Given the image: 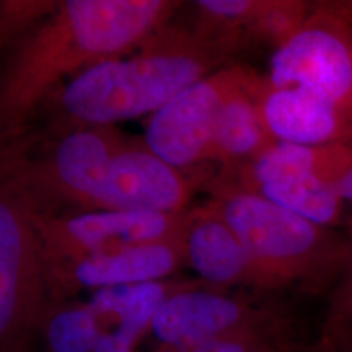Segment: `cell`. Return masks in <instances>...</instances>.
I'll return each mask as SVG.
<instances>
[{
    "mask_svg": "<svg viewBox=\"0 0 352 352\" xmlns=\"http://www.w3.org/2000/svg\"><path fill=\"white\" fill-rule=\"evenodd\" d=\"M270 87H302L352 114V30L341 19L316 13L276 47Z\"/></svg>",
    "mask_w": 352,
    "mask_h": 352,
    "instance_id": "6",
    "label": "cell"
},
{
    "mask_svg": "<svg viewBox=\"0 0 352 352\" xmlns=\"http://www.w3.org/2000/svg\"><path fill=\"white\" fill-rule=\"evenodd\" d=\"M296 349L297 347L290 344L285 336L284 328H270L214 338L171 349L157 347L152 352H292Z\"/></svg>",
    "mask_w": 352,
    "mask_h": 352,
    "instance_id": "17",
    "label": "cell"
},
{
    "mask_svg": "<svg viewBox=\"0 0 352 352\" xmlns=\"http://www.w3.org/2000/svg\"><path fill=\"white\" fill-rule=\"evenodd\" d=\"M264 83L246 70L239 69V76L220 104L210 160H253L274 142L261 113Z\"/></svg>",
    "mask_w": 352,
    "mask_h": 352,
    "instance_id": "15",
    "label": "cell"
},
{
    "mask_svg": "<svg viewBox=\"0 0 352 352\" xmlns=\"http://www.w3.org/2000/svg\"><path fill=\"white\" fill-rule=\"evenodd\" d=\"M344 311H346V315H352V280H351L349 289H347L346 297H344Z\"/></svg>",
    "mask_w": 352,
    "mask_h": 352,
    "instance_id": "19",
    "label": "cell"
},
{
    "mask_svg": "<svg viewBox=\"0 0 352 352\" xmlns=\"http://www.w3.org/2000/svg\"><path fill=\"white\" fill-rule=\"evenodd\" d=\"M39 333L47 352H94L101 318L90 302L52 305Z\"/></svg>",
    "mask_w": 352,
    "mask_h": 352,
    "instance_id": "16",
    "label": "cell"
},
{
    "mask_svg": "<svg viewBox=\"0 0 352 352\" xmlns=\"http://www.w3.org/2000/svg\"><path fill=\"white\" fill-rule=\"evenodd\" d=\"M173 7L166 0H69L52 8L0 69V151L70 78L142 46Z\"/></svg>",
    "mask_w": 352,
    "mask_h": 352,
    "instance_id": "1",
    "label": "cell"
},
{
    "mask_svg": "<svg viewBox=\"0 0 352 352\" xmlns=\"http://www.w3.org/2000/svg\"><path fill=\"white\" fill-rule=\"evenodd\" d=\"M351 140H352V134H351Z\"/></svg>",
    "mask_w": 352,
    "mask_h": 352,
    "instance_id": "21",
    "label": "cell"
},
{
    "mask_svg": "<svg viewBox=\"0 0 352 352\" xmlns=\"http://www.w3.org/2000/svg\"><path fill=\"white\" fill-rule=\"evenodd\" d=\"M191 191V179L183 170L166 164L145 144L124 140L103 171L90 210L184 212Z\"/></svg>",
    "mask_w": 352,
    "mask_h": 352,
    "instance_id": "9",
    "label": "cell"
},
{
    "mask_svg": "<svg viewBox=\"0 0 352 352\" xmlns=\"http://www.w3.org/2000/svg\"><path fill=\"white\" fill-rule=\"evenodd\" d=\"M210 204L248 252L256 287H284L314 280L329 261L324 227L267 201L252 189H226Z\"/></svg>",
    "mask_w": 352,
    "mask_h": 352,
    "instance_id": "3",
    "label": "cell"
},
{
    "mask_svg": "<svg viewBox=\"0 0 352 352\" xmlns=\"http://www.w3.org/2000/svg\"><path fill=\"white\" fill-rule=\"evenodd\" d=\"M52 302L34 210L0 178V352H28Z\"/></svg>",
    "mask_w": 352,
    "mask_h": 352,
    "instance_id": "4",
    "label": "cell"
},
{
    "mask_svg": "<svg viewBox=\"0 0 352 352\" xmlns=\"http://www.w3.org/2000/svg\"><path fill=\"white\" fill-rule=\"evenodd\" d=\"M184 258L212 289L254 285V267L236 233L212 204L188 210Z\"/></svg>",
    "mask_w": 352,
    "mask_h": 352,
    "instance_id": "13",
    "label": "cell"
},
{
    "mask_svg": "<svg viewBox=\"0 0 352 352\" xmlns=\"http://www.w3.org/2000/svg\"><path fill=\"white\" fill-rule=\"evenodd\" d=\"M183 236L158 243L126 246L50 270L46 277L52 300L78 290L98 292L124 285L162 283L179 270L182 264H186Z\"/></svg>",
    "mask_w": 352,
    "mask_h": 352,
    "instance_id": "11",
    "label": "cell"
},
{
    "mask_svg": "<svg viewBox=\"0 0 352 352\" xmlns=\"http://www.w3.org/2000/svg\"><path fill=\"white\" fill-rule=\"evenodd\" d=\"M261 113L274 142L327 147L351 140L352 114L308 88L264 83Z\"/></svg>",
    "mask_w": 352,
    "mask_h": 352,
    "instance_id": "12",
    "label": "cell"
},
{
    "mask_svg": "<svg viewBox=\"0 0 352 352\" xmlns=\"http://www.w3.org/2000/svg\"><path fill=\"white\" fill-rule=\"evenodd\" d=\"M188 210L176 214L147 210H85L43 217L34 226L46 272L77 259L132 245L182 239Z\"/></svg>",
    "mask_w": 352,
    "mask_h": 352,
    "instance_id": "5",
    "label": "cell"
},
{
    "mask_svg": "<svg viewBox=\"0 0 352 352\" xmlns=\"http://www.w3.org/2000/svg\"><path fill=\"white\" fill-rule=\"evenodd\" d=\"M179 287L162 280L94 292L88 302L101 318L94 352H135L139 341L151 333L158 308Z\"/></svg>",
    "mask_w": 352,
    "mask_h": 352,
    "instance_id": "14",
    "label": "cell"
},
{
    "mask_svg": "<svg viewBox=\"0 0 352 352\" xmlns=\"http://www.w3.org/2000/svg\"><path fill=\"white\" fill-rule=\"evenodd\" d=\"M239 76V69L214 72L184 88L164 108L148 116L144 144L175 168L186 171L210 160L217 114Z\"/></svg>",
    "mask_w": 352,
    "mask_h": 352,
    "instance_id": "7",
    "label": "cell"
},
{
    "mask_svg": "<svg viewBox=\"0 0 352 352\" xmlns=\"http://www.w3.org/2000/svg\"><path fill=\"white\" fill-rule=\"evenodd\" d=\"M318 171L342 202H352V148L344 142L318 147Z\"/></svg>",
    "mask_w": 352,
    "mask_h": 352,
    "instance_id": "18",
    "label": "cell"
},
{
    "mask_svg": "<svg viewBox=\"0 0 352 352\" xmlns=\"http://www.w3.org/2000/svg\"><path fill=\"white\" fill-rule=\"evenodd\" d=\"M248 189L320 227L336 223L344 204L320 176L318 147L272 142L252 160Z\"/></svg>",
    "mask_w": 352,
    "mask_h": 352,
    "instance_id": "10",
    "label": "cell"
},
{
    "mask_svg": "<svg viewBox=\"0 0 352 352\" xmlns=\"http://www.w3.org/2000/svg\"><path fill=\"white\" fill-rule=\"evenodd\" d=\"M292 352H303L302 349H296V351H292Z\"/></svg>",
    "mask_w": 352,
    "mask_h": 352,
    "instance_id": "20",
    "label": "cell"
},
{
    "mask_svg": "<svg viewBox=\"0 0 352 352\" xmlns=\"http://www.w3.org/2000/svg\"><path fill=\"white\" fill-rule=\"evenodd\" d=\"M219 57V46L202 34H153L138 54L91 65L60 87L54 94L60 116L69 129L152 116L184 88L210 76Z\"/></svg>",
    "mask_w": 352,
    "mask_h": 352,
    "instance_id": "2",
    "label": "cell"
},
{
    "mask_svg": "<svg viewBox=\"0 0 352 352\" xmlns=\"http://www.w3.org/2000/svg\"><path fill=\"white\" fill-rule=\"evenodd\" d=\"M270 328H284L283 320L220 289L183 285L158 308L151 334L160 349H171Z\"/></svg>",
    "mask_w": 352,
    "mask_h": 352,
    "instance_id": "8",
    "label": "cell"
}]
</instances>
